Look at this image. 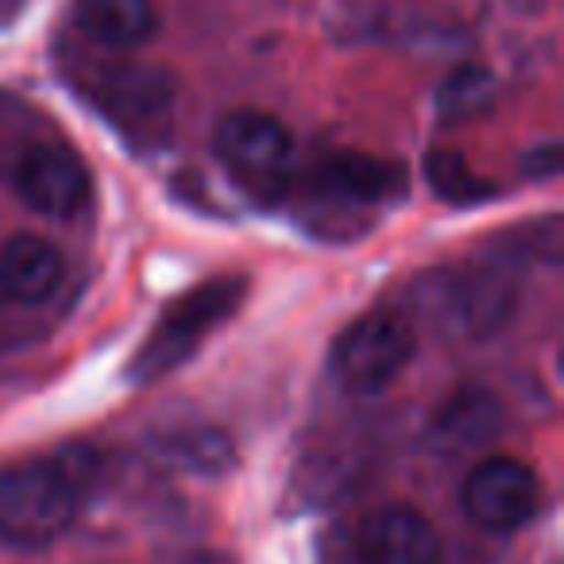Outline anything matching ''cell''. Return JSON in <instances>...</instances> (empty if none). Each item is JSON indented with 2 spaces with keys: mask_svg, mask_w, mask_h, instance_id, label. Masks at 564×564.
Instances as JSON below:
<instances>
[{
  "mask_svg": "<svg viewBox=\"0 0 564 564\" xmlns=\"http://www.w3.org/2000/svg\"><path fill=\"white\" fill-rule=\"evenodd\" d=\"M82 507V471L70 460H20L0 471V541L43 549L58 541Z\"/></svg>",
  "mask_w": 564,
  "mask_h": 564,
  "instance_id": "obj_1",
  "label": "cell"
},
{
  "mask_svg": "<svg viewBox=\"0 0 564 564\" xmlns=\"http://www.w3.org/2000/svg\"><path fill=\"white\" fill-rule=\"evenodd\" d=\"M243 291H248L243 279H209L205 286L189 291L186 299H178L151 325L148 340H143L140 352L128 364V376L135 383H151V379H163L174 368H182L202 348V340L225 317L236 314V306L243 302Z\"/></svg>",
  "mask_w": 564,
  "mask_h": 564,
  "instance_id": "obj_2",
  "label": "cell"
},
{
  "mask_svg": "<svg viewBox=\"0 0 564 564\" xmlns=\"http://www.w3.org/2000/svg\"><path fill=\"white\" fill-rule=\"evenodd\" d=\"M217 155L243 194L256 202H279L291 189L294 143L274 117L256 109H236L217 124Z\"/></svg>",
  "mask_w": 564,
  "mask_h": 564,
  "instance_id": "obj_3",
  "label": "cell"
},
{
  "mask_svg": "<svg viewBox=\"0 0 564 564\" xmlns=\"http://www.w3.org/2000/svg\"><path fill=\"white\" fill-rule=\"evenodd\" d=\"M414 356V333L394 314H368L352 322L333 345V376L345 391H383Z\"/></svg>",
  "mask_w": 564,
  "mask_h": 564,
  "instance_id": "obj_4",
  "label": "cell"
},
{
  "mask_svg": "<svg viewBox=\"0 0 564 564\" xmlns=\"http://www.w3.org/2000/svg\"><path fill=\"white\" fill-rule=\"evenodd\" d=\"M464 514L487 533H514L541 510V479L514 456H487L464 479Z\"/></svg>",
  "mask_w": 564,
  "mask_h": 564,
  "instance_id": "obj_5",
  "label": "cell"
},
{
  "mask_svg": "<svg viewBox=\"0 0 564 564\" xmlns=\"http://www.w3.org/2000/svg\"><path fill=\"white\" fill-rule=\"evenodd\" d=\"M9 182L32 209L47 213V217H74L94 189L89 166L82 163L78 151L55 140L28 143L24 151H17Z\"/></svg>",
  "mask_w": 564,
  "mask_h": 564,
  "instance_id": "obj_6",
  "label": "cell"
},
{
  "mask_svg": "<svg viewBox=\"0 0 564 564\" xmlns=\"http://www.w3.org/2000/svg\"><path fill=\"white\" fill-rule=\"evenodd\" d=\"M437 306L453 329L484 340L514 314V279L502 267H464L437 286Z\"/></svg>",
  "mask_w": 564,
  "mask_h": 564,
  "instance_id": "obj_7",
  "label": "cell"
},
{
  "mask_svg": "<svg viewBox=\"0 0 564 564\" xmlns=\"http://www.w3.org/2000/svg\"><path fill=\"white\" fill-rule=\"evenodd\" d=\"M364 564H441V538L414 507H383L360 525Z\"/></svg>",
  "mask_w": 564,
  "mask_h": 564,
  "instance_id": "obj_8",
  "label": "cell"
},
{
  "mask_svg": "<svg viewBox=\"0 0 564 564\" xmlns=\"http://www.w3.org/2000/svg\"><path fill=\"white\" fill-rule=\"evenodd\" d=\"M310 189L329 209L364 213L391 202L402 189V174L391 163H379V159L368 155H333L317 166Z\"/></svg>",
  "mask_w": 564,
  "mask_h": 564,
  "instance_id": "obj_9",
  "label": "cell"
},
{
  "mask_svg": "<svg viewBox=\"0 0 564 564\" xmlns=\"http://www.w3.org/2000/svg\"><path fill=\"white\" fill-rule=\"evenodd\" d=\"M63 282V256L43 236L20 232L0 243V302L40 306Z\"/></svg>",
  "mask_w": 564,
  "mask_h": 564,
  "instance_id": "obj_10",
  "label": "cell"
},
{
  "mask_svg": "<svg viewBox=\"0 0 564 564\" xmlns=\"http://www.w3.org/2000/svg\"><path fill=\"white\" fill-rule=\"evenodd\" d=\"M502 406L491 391L484 387H464V391L448 394L437 406V414L430 417V445L437 453H471V448L487 445L499 433Z\"/></svg>",
  "mask_w": 564,
  "mask_h": 564,
  "instance_id": "obj_11",
  "label": "cell"
},
{
  "mask_svg": "<svg viewBox=\"0 0 564 564\" xmlns=\"http://www.w3.org/2000/svg\"><path fill=\"white\" fill-rule=\"evenodd\" d=\"M78 24L109 51H135L155 35V0H78Z\"/></svg>",
  "mask_w": 564,
  "mask_h": 564,
  "instance_id": "obj_12",
  "label": "cell"
},
{
  "mask_svg": "<svg viewBox=\"0 0 564 564\" xmlns=\"http://www.w3.org/2000/svg\"><path fill=\"white\" fill-rule=\"evenodd\" d=\"M159 456H166V460L186 471H205V476H217V471L232 468V460H236L232 441L220 430H209V425L182 430V433H174V437L159 441Z\"/></svg>",
  "mask_w": 564,
  "mask_h": 564,
  "instance_id": "obj_13",
  "label": "cell"
},
{
  "mask_svg": "<svg viewBox=\"0 0 564 564\" xmlns=\"http://www.w3.org/2000/svg\"><path fill=\"white\" fill-rule=\"evenodd\" d=\"M495 78L484 70V66H464V70H456L453 78L441 86L437 94V112L445 120H471L479 117V112L491 109L495 101Z\"/></svg>",
  "mask_w": 564,
  "mask_h": 564,
  "instance_id": "obj_14",
  "label": "cell"
},
{
  "mask_svg": "<svg viewBox=\"0 0 564 564\" xmlns=\"http://www.w3.org/2000/svg\"><path fill=\"white\" fill-rule=\"evenodd\" d=\"M425 174H430L433 189H437L445 202L468 205V202H479V197L491 194V189L484 186V178H476V174H471V166L464 163L456 151L433 148L430 159H425Z\"/></svg>",
  "mask_w": 564,
  "mask_h": 564,
  "instance_id": "obj_15",
  "label": "cell"
},
{
  "mask_svg": "<svg viewBox=\"0 0 564 564\" xmlns=\"http://www.w3.org/2000/svg\"><path fill=\"white\" fill-rule=\"evenodd\" d=\"M17 4H20V0H0V24L12 17V9H17Z\"/></svg>",
  "mask_w": 564,
  "mask_h": 564,
  "instance_id": "obj_16",
  "label": "cell"
},
{
  "mask_svg": "<svg viewBox=\"0 0 564 564\" xmlns=\"http://www.w3.org/2000/svg\"><path fill=\"white\" fill-rule=\"evenodd\" d=\"M189 564H228V561H220V556H194Z\"/></svg>",
  "mask_w": 564,
  "mask_h": 564,
  "instance_id": "obj_17",
  "label": "cell"
}]
</instances>
